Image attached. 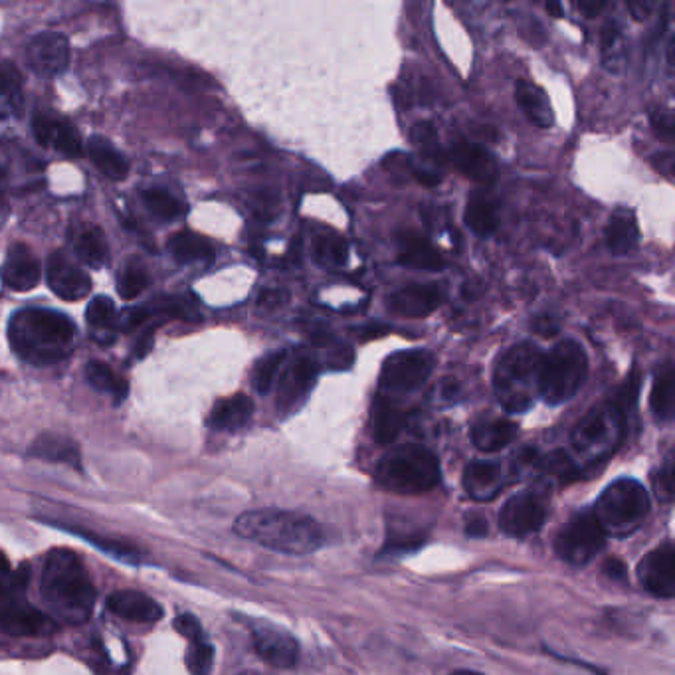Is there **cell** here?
Wrapping results in <instances>:
<instances>
[{"label": "cell", "instance_id": "obj_1", "mask_svg": "<svg viewBox=\"0 0 675 675\" xmlns=\"http://www.w3.org/2000/svg\"><path fill=\"white\" fill-rule=\"evenodd\" d=\"M40 594L56 624L82 626L92 616L98 593L80 557L70 548H54L42 566Z\"/></svg>", "mask_w": 675, "mask_h": 675}, {"label": "cell", "instance_id": "obj_2", "mask_svg": "<svg viewBox=\"0 0 675 675\" xmlns=\"http://www.w3.org/2000/svg\"><path fill=\"white\" fill-rule=\"evenodd\" d=\"M238 537L258 543L283 555H311L323 547L325 535L320 523L302 513L256 510L234 521Z\"/></svg>", "mask_w": 675, "mask_h": 675}, {"label": "cell", "instance_id": "obj_3", "mask_svg": "<svg viewBox=\"0 0 675 675\" xmlns=\"http://www.w3.org/2000/svg\"><path fill=\"white\" fill-rule=\"evenodd\" d=\"M75 323L60 311L28 308L17 311L9 323L10 345L17 355L34 365L62 361L72 347Z\"/></svg>", "mask_w": 675, "mask_h": 675}, {"label": "cell", "instance_id": "obj_4", "mask_svg": "<svg viewBox=\"0 0 675 675\" xmlns=\"http://www.w3.org/2000/svg\"><path fill=\"white\" fill-rule=\"evenodd\" d=\"M638 389V374H632L614 401L596 406L576 424L571 444L581 460V470L601 466L618 450L624 439L626 411L636 401Z\"/></svg>", "mask_w": 675, "mask_h": 675}, {"label": "cell", "instance_id": "obj_5", "mask_svg": "<svg viewBox=\"0 0 675 675\" xmlns=\"http://www.w3.org/2000/svg\"><path fill=\"white\" fill-rule=\"evenodd\" d=\"M376 482L389 492L420 495L440 484V462L429 447L406 444L384 454L376 466Z\"/></svg>", "mask_w": 675, "mask_h": 675}, {"label": "cell", "instance_id": "obj_6", "mask_svg": "<svg viewBox=\"0 0 675 675\" xmlns=\"http://www.w3.org/2000/svg\"><path fill=\"white\" fill-rule=\"evenodd\" d=\"M649 512L652 502L646 487L636 480L622 477L604 487L593 513L606 537H628L646 523Z\"/></svg>", "mask_w": 675, "mask_h": 675}, {"label": "cell", "instance_id": "obj_7", "mask_svg": "<svg viewBox=\"0 0 675 675\" xmlns=\"http://www.w3.org/2000/svg\"><path fill=\"white\" fill-rule=\"evenodd\" d=\"M588 376V356L573 339L561 341L557 347L541 359L537 371L538 396L547 404H563L575 399Z\"/></svg>", "mask_w": 675, "mask_h": 675}, {"label": "cell", "instance_id": "obj_8", "mask_svg": "<svg viewBox=\"0 0 675 675\" xmlns=\"http://www.w3.org/2000/svg\"><path fill=\"white\" fill-rule=\"evenodd\" d=\"M543 353L533 343H520L507 349L493 373V389L503 409L512 414H523L533 406L531 384L537 381Z\"/></svg>", "mask_w": 675, "mask_h": 675}, {"label": "cell", "instance_id": "obj_9", "mask_svg": "<svg viewBox=\"0 0 675 675\" xmlns=\"http://www.w3.org/2000/svg\"><path fill=\"white\" fill-rule=\"evenodd\" d=\"M606 543L603 527L594 517L593 512L575 513L565 525L558 530L555 537V553L566 565L586 566L593 561Z\"/></svg>", "mask_w": 675, "mask_h": 675}, {"label": "cell", "instance_id": "obj_10", "mask_svg": "<svg viewBox=\"0 0 675 675\" xmlns=\"http://www.w3.org/2000/svg\"><path fill=\"white\" fill-rule=\"evenodd\" d=\"M58 629L48 614L28 604L22 593L0 596V632L12 638H42Z\"/></svg>", "mask_w": 675, "mask_h": 675}, {"label": "cell", "instance_id": "obj_11", "mask_svg": "<svg viewBox=\"0 0 675 675\" xmlns=\"http://www.w3.org/2000/svg\"><path fill=\"white\" fill-rule=\"evenodd\" d=\"M547 515V497L535 490H525L505 502L500 512V527L507 537H531L545 525Z\"/></svg>", "mask_w": 675, "mask_h": 675}, {"label": "cell", "instance_id": "obj_12", "mask_svg": "<svg viewBox=\"0 0 675 675\" xmlns=\"http://www.w3.org/2000/svg\"><path fill=\"white\" fill-rule=\"evenodd\" d=\"M434 359L426 351H401L384 361L381 389L391 394L414 393L429 381Z\"/></svg>", "mask_w": 675, "mask_h": 675}, {"label": "cell", "instance_id": "obj_13", "mask_svg": "<svg viewBox=\"0 0 675 675\" xmlns=\"http://www.w3.org/2000/svg\"><path fill=\"white\" fill-rule=\"evenodd\" d=\"M252 639L258 656L268 662L270 666L280 669H290L300 659V644L293 638L288 629L270 624V622H256L252 626Z\"/></svg>", "mask_w": 675, "mask_h": 675}, {"label": "cell", "instance_id": "obj_14", "mask_svg": "<svg viewBox=\"0 0 675 675\" xmlns=\"http://www.w3.org/2000/svg\"><path fill=\"white\" fill-rule=\"evenodd\" d=\"M638 581L649 594L657 598H674L675 594V547L667 541L662 547L649 551L639 561Z\"/></svg>", "mask_w": 675, "mask_h": 675}, {"label": "cell", "instance_id": "obj_15", "mask_svg": "<svg viewBox=\"0 0 675 675\" xmlns=\"http://www.w3.org/2000/svg\"><path fill=\"white\" fill-rule=\"evenodd\" d=\"M442 300L439 283H406L386 298V310L409 320H424L439 310Z\"/></svg>", "mask_w": 675, "mask_h": 675}, {"label": "cell", "instance_id": "obj_16", "mask_svg": "<svg viewBox=\"0 0 675 675\" xmlns=\"http://www.w3.org/2000/svg\"><path fill=\"white\" fill-rule=\"evenodd\" d=\"M47 280L50 290L64 302H80L92 292V278L64 252L48 258Z\"/></svg>", "mask_w": 675, "mask_h": 675}, {"label": "cell", "instance_id": "obj_17", "mask_svg": "<svg viewBox=\"0 0 675 675\" xmlns=\"http://www.w3.org/2000/svg\"><path fill=\"white\" fill-rule=\"evenodd\" d=\"M318 373H320V366L311 356H295L280 379L278 409H282L283 412L295 411L308 399V394L318 379Z\"/></svg>", "mask_w": 675, "mask_h": 675}, {"label": "cell", "instance_id": "obj_18", "mask_svg": "<svg viewBox=\"0 0 675 675\" xmlns=\"http://www.w3.org/2000/svg\"><path fill=\"white\" fill-rule=\"evenodd\" d=\"M27 60L34 72L52 78L70 64V44L58 32H42L28 44Z\"/></svg>", "mask_w": 675, "mask_h": 675}, {"label": "cell", "instance_id": "obj_19", "mask_svg": "<svg viewBox=\"0 0 675 675\" xmlns=\"http://www.w3.org/2000/svg\"><path fill=\"white\" fill-rule=\"evenodd\" d=\"M450 159L460 173L475 183L492 184L497 179V164L482 147L457 139L450 149Z\"/></svg>", "mask_w": 675, "mask_h": 675}, {"label": "cell", "instance_id": "obj_20", "mask_svg": "<svg viewBox=\"0 0 675 675\" xmlns=\"http://www.w3.org/2000/svg\"><path fill=\"white\" fill-rule=\"evenodd\" d=\"M2 282L14 292H30L37 288L42 268L27 244H12L2 265Z\"/></svg>", "mask_w": 675, "mask_h": 675}, {"label": "cell", "instance_id": "obj_21", "mask_svg": "<svg viewBox=\"0 0 675 675\" xmlns=\"http://www.w3.org/2000/svg\"><path fill=\"white\" fill-rule=\"evenodd\" d=\"M399 262L412 270L424 272H440L446 265L439 248L432 246L429 238L412 230H406L399 236Z\"/></svg>", "mask_w": 675, "mask_h": 675}, {"label": "cell", "instance_id": "obj_22", "mask_svg": "<svg viewBox=\"0 0 675 675\" xmlns=\"http://www.w3.org/2000/svg\"><path fill=\"white\" fill-rule=\"evenodd\" d=\"M108 611L119 618L138 624H153L163 618L161 604L138 591H119L108 598Z\"/></svg>", "mask_w": 675, "mask_h": 675}, {"label": "cell", "instance_id": "obj_23", "mask_svg": "<svg viewBox=\"0 0 675 675\" xmlns=\"http://www.w3.org/2000/svg\"><path fill=\"white\" fill-rule=\"evenodd\" d=\"M34 135L40 145L52 147L62 155L78 157L82 153V139L66 119L40 115L34 119Z\"/></svg>", "mask_w": 675, "mask_h": 675}, {"label": "cell", "instance_id": "obj_24", "mask_svg": "<svg viewBox=\"0 0 675 675\" xmlns=\"http://www.w3.org/2000/svg\"><path fill=\"white\" fill-rule=\"evenodd\" d=\"M464 490L475 502H492L503 490V470L495 462L475 460L464 472Z\"/></svg>", "mask_w": 675, "mask_h": 675}, {"label": "cell", "instance_id": "obj_25", "mask_svg": "<svg viewBox=\"0 0 675 675\" xmlns=\"http://www.w3.org/2000/svg\"><path fill=\"white\" fill-rule=\"evenodd\" d=\"M254 416V402L246 394H234L230 399L219 401L210 412V429L220 432H238L244 429Z\"/></svg>", "mask_w": 675, "mask_h": 675}, {"label": "cell", "instance_id": "obj_26", "mask_svg": "<svg viewBox=\"0 0 675 675\" xmlns=\"http://www.w3.org/2000/svg\"><path fill=\"white\" fill-rule=\"evenodd\" d=\"M604 238H606V246L614 256L632 254L639 242L638 220L634 216V212L626 209L616 210L606 224Z\"/></svg>", "mask_w": 675, "mask_h": 675}, {"label": "cell", "instance_id": "obj_27", "mask_svg": "<svg viewBox=\"0 0 675 675\" xmlns=\"http://www.w3.org/2000/svg\"><path fill=\"white\" fill-rule=\"evenodd\" d=\"M28 456L37 457L42 462H52V464H66V466L82 472L80 447L75 446V442L64 439V436H56V434L38 436L28 450Z\"/></svg>", "mask_w": 675, "mask_h": 675}, {"label": "cell", "instance_id": "obj_28", "mask_svg": "<svg viewBox=\"0 0 675 675\" xmlns=\"http://www.w3.org/2000/svg\"><path fill=\"white\" fill-rule=\"evenodd\" d=\"M517 436V426L512 420L487 419L475 422L472 429V442L477 450L493 454L510 446Z\"/></svg>", "mask_w": 675, "mask_h": 675}, {"label": "cell", "instance_id": "obj_29", "mask_svg": "<svg viewBox=\"0 0 675 675\" xmlns=\"http://www.w3.org/2000/svg\"><path fill=\"white\" fill-rule=\"evenodd\" d=\"M515 100L520 103L521 110L530 118L531 123H535L538 129L553 128L555 115L548 101L547 93L538 88L537 83L521 80L515 85Z\"/></svg>", "mask_w": 675, "mask_h": 675}, {"label": "cell", "instance_id": "obj_30", "mask_svg": "<svg viewBox=\"0 0 675 675\" xmlns=\"http://www.w3.org/2000/svg\"><path fill=\"white\" fill-rule=\"evenodd\" d=\"M167 248H169V254L173 256L174 262H179V264L212 262V258H214V246L210 244L209 240L194 234V232H189V230L177 232L169 240Z\"/></svg>", "mask_w": 675, "mask_h": 675}, {"label": "cell", "instance_id": "obj_31", "mask_svg": "<svg viewBox=\"0 0 675 675\" xmlns=\"http://www.w3.org/2000/svg\"><path fill=\"white\" fill-rule=\"evenodd\" d=\"M467 229L477 236H490L500 226V212L497 204L484 192H475L467 199L466 214Z\"/></svg>", "mask_w": 675, "mask_h": 675}, {"label": "cell", "instance_id": "obj_32", "mask_svg": "<svg viewBox=\"0 0 675 675\" xmlns=\"http://www.w3.org/2000/svg\"><path fill=\"white\" fill-rule=\"evenodd\" d=\"M88 155L92 163L111 181H123L128 177L129 164L111 141L92 138L88 141Z\"/></svg>", "mask_w": 675, "mask_h": 675}, {"label": "cell", "instance_id": "obj_33", "mask_svg": "<svg viewBox=\"0 0 675 675\" xmlns=\"http://www.w3.org/2000/svg\"><path fill=\"white\" fill-rule=\"evenodd\" d=\"M50 525L68 531V533H73L78 537L85 538L88 543H92L93 547L100 548L101 553H105L108 557L121 561L125 565H139L143 561V553L141 551H138L133 545H128V543H121L118 538L101 537V535L93 533V531L78 530V527H70V525H60V523H50Z\"/></svg>", "mask_w": 675, "mask_h": 675}, {"label": "cell", "instance_id": "obj_34", "mask_svg": "<svg viewBox=\"0 0 675 675\" xmlns=\"http://www.w3.org/2000/svg\"><path fill=\"white\" fill-rule=\"evenodd\" d=\"M406 424V414L393 402L376 399L373 404V439L379 444H391Z\"/></svg>", "mask_w": 675, "mask_h": 675}, {"label": "cell", "instance_id": "obj_35", "mask_svg": "<svg viewBox=\"0 0 675 675\" xmlns=\"http://www.w3.org/2000/svg\"><path fill=\"white\" fill-rule=\"evenodd\" d=\"M649 406L657 422H669L675 412V376L674 366L667 363L662 373L657 374L656 383L649 396Z\"/></svg>", "mask_w": 675, "mask_h": 675}, {"label": "cell", "instance_id": "obj_36", "mask_svg": "<svg viewBox=\"0 0 675 675\" xmlns=\"http://www.w3.org/2000/svg\"><path fill=\"white\" fill-rule=\"evenodd\" d=\"M22 80L10 62H0V115H19L22 111Z\"/></svg>", "mask_w": 675, "mask_h": 675}, {"label": "cell", "instance_id": "obj_37", "mask_svg": "<svg viewBox=\"0 0 675 675\" xmlns=\"http://www.w3.org/2000/svg\"><path fill=\"white\" fill-rule=\"evenodd\" d=\"M73 252L78 260H82V264L93 270H100L101 265L105 264L110 246L105 234L100 229L83 230L80 236L73 242Z\"/></svg>", "mask_w": 675, "mask_h": 675}, {"label": "cell", "instance_id": "obj_38", "mask_svg": "<svg viewBox=\"0 0 675 675\" xmlns=\"http://www.w3.org/2000/svg\"><path fill=\"white\" fill-rule=\"evenodd\" d=\"M85 379L92 384V389L100 393H108L115 399V402H121L129 393V386L123 379H119L118 374L111 371L110 366L101 361H90L85 366Z\"/></svg>", "mask_w": 675, "mask_h": 675}, {"label": "cell", "instance_id": "obj_39", "mask_svg": "<svg viewBox=\"0 0 675 675\" xmlns=\"http://www.w3.org/2000/svg\"><path fill=\"white\" fill-rule=\"evenodd\" d=\"M313 258L318 264L325 268H341L347 264V240L335 234H323L313 244Z\"/></svg>", "mask_w": 675, "mask_h": 675}, {"label": "cell", "instance_id": "obj_40", "mask_svg": "<svg viewBox=\"0 0 675 675\" xmlns=\"http://www.w3.org/2000/svg\"><path fill=\"white\" fill-rule=\"evenodd\" d=\"M143 201L159 220H177L184 212L183 202L164 189H149L143 192Z\"/></svg>", "mask_w": 675, "mask_h": 675}, {"label": "cell", "instance_id": "obj_41", "mask_svg": "<svg viewBox=\"0 0 675 675\" xmlns=\"http://www.w3.org/2000/svg\"><path fill=\"white\" fill-rule=\"evenodd\" d=\"M85 318H88L90 328L98 331V335H103V333H111V329L118 321V311L108 295H98L88 305Z\"/></svg>", "mask_w": 675, "mask_h": 675}, {"label": "cell", "instance_id": "obj_42", "mask_svg": "<svg viewBox=\"0 0 675 675\" xmlns=\"http://www.w3.org/2000/svg\"><path fill=\"white\" fill-rule=\"evenodd\" d=\"M147 285H149V274H147L145 265L138 264V262L125 265L119 275V295L128 302L145 292Z\"/></svg>", "mask_w": 675, "mask_h": 675}, {"label": "cell", "instance_id": "obj_43", "mask_svg": "<svg viewBox=\"0 0 675 675\" xmlns=\"http://www.w3.org/2000/svg\"><path fill=\"white\" fill-rule=\"evenodd\" d=\"M214 666V646L206 636L192 639L187 652V667L192 675H210Z\"/></svg>", "mask_w": 675, "mask_h": 675}, {"label": "cell", "instance_id": "obj_44", "mask_svg": "<svg viewBox=\"0 0 675 675\" xmlns=\"http://www.w3.org/2000/svg\"><path fill=\"white\" fill-rule=\"evenodd\" d=\"M412 143L429 161H442L440 159L442 149H440L439 131L430 121H419L412 128Z\"/></svg>", "mask_w": 675, "mask_h": 675}, {"label": "cell", "instance_id": "obj_45", "mask_svg": "<svg viewBox=\"0 0 675 675\" xmlns=\"http://www.w3.org/2000/svg\"><path fill=\"white\" fill-rule=\"evenodd\" d=\"M285 356H288L285 355V351H275V353L264 356L258 363L256 371H254V386H256L258 393H270V389L275 383V376L280 373Z\"/></svg>", "mask_w": 675, "mask_h": 675}, {"label": "cell", "instance_id": "obj_46", "mask_svg": "<svg viewBox=\"0 0 675 675\" xmlns=\"http://www.w3.org/2000/svg\"><path fill=\"white\" fill-rule=\"evenodd\" d=\"M622 30L616 22H608L604 27L603 32V54L604 62L608 64V68L616 66L618 62V54L622 52Z\"/></svg>", "mask_w": 675, "mask_h": 675}, {"label": "cell", "instance_id": "obj_47", "mask_svg": "<svg viewBox=\"0 0 675 675\" xmlns=\"http://www.w3.org/2000/svg\"><path fill=\"white\" fill-rule=\"evenodd\" d=\"M656 495L664 503H669L674 500V462L672 457H667L666 464L659 470V477L654 482Z\"/></svg>", "mask_w": 675, "mask_h": 675}, {"label": "cell", "instance_id": "obj_48", "mask_svg": "<svg viewBox=\"0 0 675 675\" xmlns=\"http://www.w3.org/2000/svg\"><path fill=\"white\" fill-rule=\"evenodd\" d=\"M174 629H177L181 636L189 639V642L204 636V629H202L201 622L197 621L192 614H179V616L174 618Z\"/></svg>", "mask_w": 675, "mask_h": 675}, {"label": "cell", "instance_id": "obj_49", "mask_svg": "<svg viewBox=\"0 0 675 675\" xmlns=\"http://www.w3.org/2000/svg\"><path fill=\"white\" fill-rule=\"evenodd\" d=\"M412 174H414V179H416L420 184H424V187H436V184L442 183V174H440L436 169L414 167V169H412Z\"/></svg>", "mask_w": 675, "mask_h": 675}, {"label": "cell", "instance_id": "obj_50", "mask_svg": "<svg viewBox=\"0 0 675 675\" xmlns=\"http://www.w3.org/2000/svg\"><path fill=\"white\" fill-rule=\"evenodd\" d=\"M533 329L537 331L538 335H543V338H553V335H557L558 333V323L551 315H541V318L533 321Z\"/></svg>", "mask_w": 675, "mask_h": 675}, {"label": "cell", "instance_id": "obj_51", "mask_svg": "<svg viewBox=\"0 0 675 675\" xmlns=\"http://www.w3.org/2000/svg\"><path fill=\"white\" fill-rule=\"evenodd\" d=\"M490 527H487V521L484 517H467L466 521V535L467 537L482 538L490 533Z\"/></svg>", "mask_w": 675, "mask_h": 675}, {"label": "cell", "instance_id": "obj_52", "mask_svg": "<svg viewBox=\"0 0 675 675\" xmlns=\"http://www.w3.org/2000/svg\"><path fill=\"white\" fill-rule=\"evenodd\" d=\"M604 573H606L608 578H614V581H624L626 578V566H624L621 558H606Z\"/></svg>", "mask_w": 675, "mask_h": 675}, {"label": "cell", "instance_id": "obj_53", "mask_svg": "<svg viewBox=\"0 0 675 675\" xmlns=\"http://www.w3.org/2000/svg\"><path fill=\"white\" fill-rule=\"evenodd\" d=\"M147 315H149V313H147V310H143V308L125 311V313H123V328H138V325H141V323L147 320Z\"/></svg>", "mask_w": 675, "mask_h": 675}, {"label": "cell", "instance_id": "obj_54", "mask_svg": "<svg viewBox=\"0 0 675 675\" xmlns=\"http://www.w3.org/2000/svg\"><path fill=\"white\" fill-rule=\"evenodd\" d=\"M10 584V565L7 557L0 553V596L9 593Z\"/></svg>", "mask_w": 675, "mask_h": 675}, {"label": "cell", "instance_id": "obj_55", "mask_svg": "<svg viewBox=\"0 0 675 675\" xmlns=\"http://www.w3.org/2000/svg\"><path fill=\"white\" fill-rule=\"evenodd\" d=\"M654 128L662 138L672 139L674 133V121L669 115H659V119H654Z\"/></svg>", "mask_w": 675, "mask_h": 675}, {"label": "cell", "instance_id": "obj_56", "mask_svg": "<svg viewBox=\"0 0 675 675\" xmlns=\"http://www.w3.org/2000/svg\"><path fill=\"white\" fill-rule=\"evenodd\" d=\"M626 7H628L634 19L646 20L648 19L649 10H652V2H628Z\"/></svg>", "mask_w": 675, "mask_h": 675}, {"label": "cell", "instance_id": "obj_57", "mask_svg": "<svg viewBox=\"0 0 675 675\" xmlns=\"http://www.w3.org/2000/svg\"><path fill=\"white\" fill-rule=\"evenodd\" d=\"M606 9V2H578V10H583L588 19L601 14Z\"/></svg>", "mask_w": 675, "mask_h": 675}, {"label": "cell", "instance_id": "obj_58", "mask_svg": "<svg viewBox=\"0 0 675 675\" xmlns=\"http://www.w3.org/2000/svg\"><path fill=\"white\" fill-rule=\"evenodd\" d=\"M151 345H153V329H149L147 333H143V338L139 339L138 347H135L138 349V353H135L138 359L145 356Z\"/></svg>", "mask_w": 675, "mask_h": 675}, {"label": "cell", "instance_id": "obj_59", "mask_svg": "<svg viewBox=\"0 0 675 675\" xmlns=\"http://www.w3.org/2000/svg\"><path fill=\"white\" fill-rule=\"evenodd\" d=\"M547 12L551 17H555V19H561L563 17V7L557 4V2H548Z\"/></svg>", "mask_w": 675, "mask_h": 675}, {"label": "cell", "instance_id": "obj_60", "mask_svg": "<svg viewBox=\"0 0 675 675\" xmlns=\"http://www.w3.org/2000/svg\"><path fill=\"white\" fill-rule=\"evenodd\" d=\"M452 675H482V674H477V672H466V669H464V672H454V674Z\"/></svg>", "mask_w": 675, "mask_h": 675}, {"label": "cell", "instance_id": "obj_61", "mask_svg": "<svg viewBox=\"0 0 675 675\" xmlns=\"http://www.w3.org/2000/svg\"><path fill=\"white\" fill-rule=\"evenodd\" d=\"M0 187H2V169H0Z\"/></svg>", "mask_w": 675, "mask_h": 675}]
</instances>
